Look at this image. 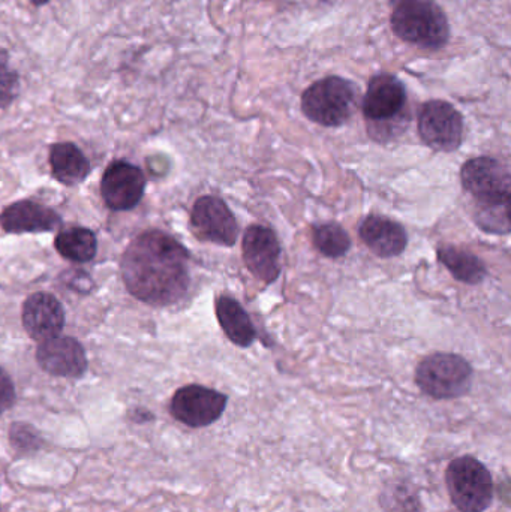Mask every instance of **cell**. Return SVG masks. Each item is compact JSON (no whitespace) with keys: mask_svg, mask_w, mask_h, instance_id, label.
Returning <instances> with one entry per match:
<instances>
[{"mask_svg":"<svg viewBox=\"0 0 511 512\" xmlns=\"http://www.w3.org/2000/svg\"><path fill=\"white\" fill-rule=\"evenodd\" d=\"M189 252L162 231H146L122 256L123 282L137 300L168 306L185 297L191 283Z\"/></svg>","mask_w":511,"mask_h":512,"instance_id":"1","label":"cell"},{"mask_svg":"<svg viewBox=\"0 0 511 512\" xmlns=\"http://www.w3.org/2000/svg\"><path fill=\"white\" fill-rule=\"evenodd\" d=\"M390 26L408 44L437 51L450 41V24L435 0H390Z\"/></svg>","mask_w":511,"mask_h":512,"instance_id":"2","label":"cell"},{"mask_svg":"<svg viewBox=\"0 0 511 512\" xmlns=\"http://www.w3.org/2000/svg\"><path fill=\"white\" fill-rule=\"evenodd\" d=\"M359 89L347 78L330 75L308 87L302 95V111L311 122L338 128L353 116Z\"/></svg>","mask_w":511,"mask_h":512,"instance_id":"3","label":"cell"},{"mask_svg":"<svg viewBox=\"0 0 511 512\" xmlns=\"http://www.w3.org/2000/svg\"><path fill=\"white\" fill-rule=\"evenodd\" d=\"M446 486L459 512H485L494 501L491 472L473 456H462L447 466Z\"/></svg>","mask_w":511,"mask_h":512,"instance_id":"4","label":"cell"},{"mask_svg":"<svg viewBox=\"0 0 511 512\" xmlns=\"http://www.w3.org/2000/svg\"><path fill=\"white\" fill-rule=\"evenodd\" d=\"M362 107L372 137L377 140L390 137L407 107L404 83L389 72L375 75L369 81Z\"/></svg>","mask_w":511,"mask_h":512,"instance_id":"5","label":"cell"},{"mask_svg":"<svg viewBox=\"0 0 511 512\" xmlns=\"http://www.w3.org/2000/svg\"><path fill=\"white\" fill-rule=\"evenodd\" d=\"M416 384L432 399H459L473 387V367L461 355L437 352L417 367Z\"/></svg>","mask_w":511,"mask_h":512,"instance_id":"6","label":"cell"},{"mask_svg":"<svg viewBox=\"0 0 511 512\" xmlns=\"http://www.w3.org/2000/svg\"><path fill=\"white\" fill-rule=\"evenodd\" d=\"M461 180L465 191L477 201V207L509 206L510 173L497 159H470L462 167Z\"/></svg>","mask_w":511,"mask_h":512,"instance_id":"7","label":"cell"},{"mask_svg":"<svg viewBox=\"0 0 511 512\" xmlns=\"http://www.w3.org/2000/svg\"><path fill=\"white\" fill-rule=\"evenodd\" d=\"M419 134L423 143L437 152H455L464 138V119L449 102L434 99L419 113Z\"/></svg>","mask_w":511,"mask_h":512,"instance_id":"8","label":"cell"},{"mask_svg":"<svg viewBox=\"0 0 511 512\" xmlns=\"http://www.w3.org/2000/svg\"><path fill=\"white\" fill-rule=\"evenodd\" d=\"M228 397L203 385H186L176 391L170 412L179 423L201 429L216 423L227 408Z\"/></svg>","mask_w":511,"mask_h":512,"instance_id":"9","label":"cell"},{"mask_svg":"<svg viewBox=\"0 0 511 512\" xmlns=\"http://www.w3.org/2000/svg\"><path fill=\"white\" fill-rule=\"evenodd\" d=\"M191 225L198 239L228 248L237 242L239 236V227L233 213L221 198L212 195L195 201Z\"/></svg>","mask_w":511,"mask_h":512,"instance_id":"10","label":"cell"},{"mask_svg":"<svg viewBox=\"0 0 511 512\" xmlns=\"http://www.w3.org/2000/svg\"><path fill=\"white\" fill-rule=\"evenodd\" d=\"M146 189L143 171L125 161L113 162L105 170L101 194L108 209L128 212L138 206Z\"/></svg>","mask_w":511,"mask_h":512,"instance_id":"11","label":"cell"},{"mask_svg":"<svg viewBox=\"0 0 511 512\" xmlns=\"http://www.w3.org/2000/svg\"><path fill=\"white\" fill-rule=\"evenodd\" d=\"M243 259L248 270L264 283H272L281 273V246L270 228L252 225L243 236Z\"/></svg>","mask_w":511,"mask_h":512,"instance_id":"12","label":"cell"},{"mask_svg":"<svg viewBox=\"0 0 511 512\" xmlns=\"http://www.w3.org/2000/svg\"><path fill=\"white\" fill-rule=\"evenodd\" d=\"M36 361L44 372L60 378H81L87 370L86 352L72 337H53L36 349Z\"/></svg>","mask_w":511,"mask_h":512,"instance_id":"13","label":"cell"},{"mask_svg":"<svg viewBox=\"0 0 511 512\" xmlns=\"http://www.w3.org/2000/svg\"><path fill=\"white\" fill-rule=\"evenodd\" d=\"M23 327L36 342H45L62 333L65 310L54 295L36 292L23 304Z\"/></svg>","mask_w":511,"mask_h":512,"instance_id":"14","label":"cell"},{"mask_svg":"<svg viewBox=\"0 0 511 512\" xmlns=\"http://www.w3.org/2000/svg\"><path fill=\"white\" fill-rule=\"evenodd\" d=\"M60 224L62 219L54 210L29 200L11 204L0 213V227L6 233H47Z\"/></svg>","mask_w":511,"mask_h":512,"instance_id":"15","label":"cell"},{"mask_svg":"<svg viewBox=\"0 0 511 512\" xmlns=\"http://www.w3.org/2000/svg\"><path fill=\"white\" fill-rule=\"evenodd\" d=\"M359 234L369 251L380 258L401 255L407 248L408 237L404 228L386 216H368L360 225Z\"/></svg>","mask_w":511,"mask_h":512,"instance_id":"16","label":"cell"},{"mask_svg":"<svg viewBox=\"0 0 511 512\" xmlns=\"http://www.w3.org/2000/svg\"><path fill=\"white\" fill-rule=\"evenodd\" d=\"M216 316L222 330L234 345L248 348L254 343L257 337L254 324L239 301L222 295L216 300Z\"/></svg>","mask_w":511,"mask_h":512,"instance_id":"17","label":"cell"},{"mask_svg":"<svg viewBox=\"0 0 511 512\" xmlns=\"http://www.w3.org/2000/svg\"><path fill=\"white\" fill-rule=\"evenodd\" d=\"M53 176L63 185H78L90 173V164L84 153L72 143L54 144L50 150Z\"/></svg>","mask_w":511,"mask_h":512,"instance_id":"18","label":"cell"},{"mask_svg":"<svg viewBox=\"0 0 511 512\" xmlns=\"http://www.w3.org/2000/svg\"><path fill=\"white\" fill-rule=\"evenodd\" d=\"M438 261L449 268L455 279L468 283V285H477L485 280V264L480 261L479 256L471 254L465 249L456 248V246H441L438 249Z\"/></svg>","mask_w":511,"mask_h":512,"instance_id":"19","label":"cell"},{"mask_svg":"<svg viewBox=\"0 0 511 512\" xmlns=\"http://www.w3.org/2000/svg\"><path fill=\"white\" fill-rule=\"evenodd\" d=\"M54 246L63 258L74 262L92 261L98 251L95 234L80 227L63 230L54 240Z\"/></svg>","mask_w":511,"mask_h":512,"instance_id":"20","label":"cell"},{"mask_svg":"<svg viewBox=\"0 0 511 512\" xmlns=\"http://www.w3.org/2000/svg\"><path fill=\"white\" fill-rule=\"evenodd\" d=\"M314 245L327 258H341L350 251L351 239L338 224H324L314 230Z\"/></svg>","mask_w":511,"mask_h":512,"instance_id":"21","label":"cell"},{"mask_svg":"<svg viewBox=\"0 0 511 512\" xmlns=\"http://www.w3.org/2000/svg\"><path fill=\"white\" fill-rule=\"evenodd\" d=\"M381 505L386 512H422L420 499L407 484H390L383 495Z\"/></svg>","mask_w":511,"mask_h":512,"instance_id":"22","label":"cell"},{"mask_svg":"<svg viewBox=\"0 0 511 512\" xmlns=\"http://www.w3.org/2000/svg\"><path fill=\"white\" fill-rule=\"evenodd\" d=\"M9 62L8 51L0 48V108H8L20 93V77Z\"/></svg>","mask_w":511,"mask_h":512,"instance_id":"23","label":"cell"},{"mask_svg":"<svg viewBox=\"0 0 511 512\" xmlns=\"http://www.w3.org/2000/svg\"><path fill=\"white\" fill-rule=\"evenodd\" d=\"M9 441H11L12 447L21 453H35L44 445V441L36 429L26 423L12 424L9 429Z\"/></svg>","mask_w":511,"mask_h":512,"instance_id":"24","label":"cell"},{"mask_svg":"<svg viewBox=\"0 0 511 512\" xmlns=\"http://www.w3.org/2000/svg\"><path fill=\"white\" fill-rule=\"evenodd\" d=\"M15 403V387L8 373L0 367V415L5 414Z\"/></svg>","mask_w":511,"mask_h":512,"instance_id":"25","label":"cell"},{"mask_svg":"<svg viewBox=\"0 0 511 512\" xmlns=\"http://www.w3.org/2000/svg\"><path fill=\"white\" fill-rule=\"evenodd\" d=\"M132 421H135V423H147V421L153 420V415L150 414L149 411H146V409H134V412H132Z\"/></svg>","mask_w":511,"mask_h":512,"instance_id":"26","label":"cell"},{"mask_svg":"<svg viewBox=\"0 0 511 512\" xmlns=\"http://www.w3.org/2000/svg\"><path fill=\"white\" fill-rule=\"evenodd\" d=\"M30 2H32V5L36 6V8H41V6L48 5L51 0H30Z\"/></svg>","mask_w":511,"mask_h":512,"instance_id":"27","label":"cell"}]
</instances>
